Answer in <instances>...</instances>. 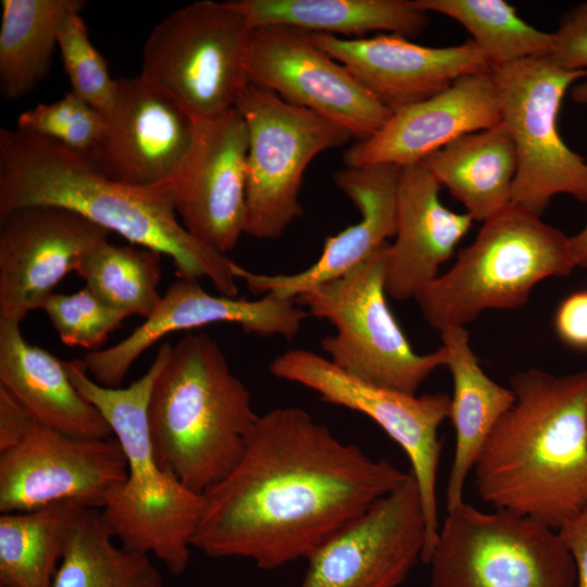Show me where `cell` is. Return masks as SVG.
Masks as SVG:
<instances>
[{
	"mask_svg": "<svg viewBox=\"0 0 587 587\" xmlns=\"http://www.w3.org/2000/svg\"><path fill=\"white\" fill-rule=\"evenodd\" d=\"M253 29L227 1L189 3L153 27L138 76L193 122L216 117L236 108L249 85L246 54Z\"/></svg>",
	"mask_w": 587,
	"mask_h": 587,
	"instance_id": "obj_8",
	"label": "cell"
},
{
	"mask_svg": "<svg viewBox=\"0 0 587 587\" xmlns=\"http://www.w3.org/2000/svg\"><path fill=\"white\" fill-rule=\"evenodd\" d=\"M104 115L73 91L51 103H38L22 112L16 129L50 139L78 153L88 154L99 142Z\"/></svg>",
	"mask_w": 587,
	"mask_h": 587,
	"instance_id": "obj_33",
	"label": "cell"
},
{
	"mask_svg": "<svg viewBox=\"0 0 587 587\" xmlns=\"http://www.w3.org/2000/svg\"><path fill=\"white\" fill-rule=\"evenodd\" d=\"M0 587H3V586H0Z\"/></svg>",
	"mask_w": 587,
	"mask_h": 587,
	"instance_id": "obj_42",
	"label": "cell"
},
{
	"mask_svg": "<svg viewBox=\"0 0 587 587\" xmlns=\"http://www.w3.org/2000/svg\"><path fill=\"white\" fill-rule=\"evenodd\" d=\"M414 3L425 12H436L461 24L491 70L549 57L554 48L553 33L532 26L504 0H414Z\"/></svg>",
	"mask_w": 587,
	"mask_h": 587,
	"instance_id": "obj_31",
	"label": "cell"
},
{
	"mask_svg": "<svg viewBox=\"0 0 587 587\" xmlns=\"http://www.w3.org/2000/svg\"><path fill=\"white\" fill-rule=\"evenodd\" d=\"M80 505L62 502L0 515V586L50 587Z\"/></svg>",
	"mask_w": 587,
	"mask_h": 587,
	"instance_id": "obj_30",
	"label": "cell"
},
{
	"mask_svg": "<svg viewBox=\"0 0 587 587\" xmlns=\"http://www.w3.org/2000/svg\"><path fill=\"white\" fill-rule=\"evenodd\" d=\"M126 476L114 436L78 438L36 422L17 445L0 452V512L62 502L101 510Z\"/></svg>",
	"mask_w": 587,
	"mask_h": 587,
	"instance_id": "obj_14",
	"label": "cell"
},
{
	"mask_svg": "<svg viewBox=\"0 0 587 587\" xmlns=\"http://www.w3.org/2000/svg\"><path fill=\"white\" fill-rule=\"evenodd\" d=\"M491 73L501 122L517 155L511 203L540 216L560 193L587 202V162L565 143L558 127L564 95L587 78V71L564 70L542 57Z\"/></svg>",
	"mask_w": 587,
	"mask_h": 587,
	"instance_id": "obj_11",
	"label": "cell"
},
{
	"mask_svg": "<svg viewBox=\"0 0 587 587\" xmlns=\"http://www.w3.org/2000/svg\"><path fill=\"white\" fill-rule=\"evenodd\" d=\"M553 35L551 61L564 70L587 71V1L566 11Z\"/></svg>",
	"mask_w": 587,
	"mask_h": 587,
	"instance_id": "obj_36",
	"label": "cell"
},
{
	"mask_svg": "<svg viewBox=\"0 0 587 587\" xmlns=\"http://www.w3.org/2000/svg\"><path fill=\"white\" fill-rule=\"evenodd\" d=\"M515 401L473 469L477 496L553 529L587 508V369L510 379Z\"/></svg>",
	"mask_w": 587,
	"mask_h": 587,
	"instance_id": "obj_2",
	"label": "cell"
},
{
	"mask_svg": "<svg viewBox=\"0 0 587 587\" xmlns=\"http://www.w3.org/2000/svg\"><path fill=\"white\" fill-rule=\"evenodd\" d=\"M570 96L574 102L587 105V78L574 84L570 89Z\"/></svg>",
	"mask_w": 587,
	"mask_h": 587,
	"instance_id": "obj_41",
	"label": "cell"
},
{
	"mask_svg": "<svg viewBox=\"0 0 587 587\" xmlns=\"http://www.w3.org/2000/svg\"><path fill=\"white\" fill-rule=\"evenodd\" d=\"M193 128L192 118L167 95L139 76L118 78L102 136L86 155L113 180L155 185L176 171Z\"/></svg>",
	"mask_w": 587,
	"mask_h": 587,
	"instance_id": "obj_19",
	"label": "cell"
},
{
	"mask_svg": "<svg viewBox=\"0 0 587 587\" xmlns=\"http://www.w3.org/2000/svg\"><path fill=\"white\" fill-rule=\"evenodd\" d=\"M27 205L74 211L132 245L172 259L178 277H207L237 297L238 264L193 238L164 183L135 186L103 175L86 154L18 129H0V214Z\"/></svg>",
	"mask_w": 587,
	"mask_h": 587,
	"instance_id": "obj_3",
	"label": "cell"
},
{
	"mask_svg": "<svg viewBox=\"0 0 587 587\" xmlns=\"http://www.w3.org/2000/svg\"><path fill=\"white\" fill-rule=\"evenodd\" d=\"M109 232L60 207L27 205L0 214V317L21 323L108 241Z\"/></svg>",
	"mask_w": 587,
	"mask_h": 587,
	"instance_id": "obj_17",
	"label": "cell"
},
{
	"mask_svg": "<svg viewBox=\"0 0 587 587\" xmlns=\"http://www.w3.org/2000/svg\"><path fill=\"white\" fill-rule=\"evenodd\" d=\"M253 28L286 26L337 36L379 30L415 37L428 25L414 0H229Z\"/></svg>",
	"mask_w": 587,
	"mask_h": 587,
	"instance_id": "obj_27",
	"label": "cell"
},
{
	"mask_svg": "<svg viewBox=\"0 0 587 587\" xmlns=\"http://www.w3.org/2000/svg\"><path fill=\"white\" fill-rule=\"evenodd\" d=\"M408 476L375 460L299 407L259 415L235 467L203 492L191 545L261 570L307 560Z\"/></svg>",
	"mask_w": 587,
	"mask_h": 587,
	"instance_id": "obj_1",
	"label": "cell"
},
{
	"mask_svg": "<svg viewBox=\"0 0 587 587\" xmlns=\"http://www.w3.org/2000/svg\"><path fill=\"white\" fill-rule=\"evenodd\" d=\"M500 122L491 70L470 74L430 98L392 111L374 135L346 149L344 163L349 167L415 164L459 137Z\"/></svg>",
	"mask_w": 587,
	"mask_h": 587,
	"instance_id": "obj_21",
	"label": "cell"
},
{
	"mask_svg": "<svg viewBox=\"0 0 587 587\" xmlns=\"http://www.w3.org/2000/svg\"><path fill=\"white\" fill-rule=\"evenodd\" d=\"M425 520L411 471L308 559L299 587H398L422 558Z\"/></svg>",
	"mask_w": 587,
	"mask_h": 587,
	"instance_id": "obj_16",
	"label": "cell"
},
{
	"mask_svg": "<svg viewBox=\"0 0 587 587\" xmlns=\"http://www.w3.org/2000/svg\"><path fill=\"white\" fill-rule=\"evenodd\" d=\"M248 132L234 108L195 122L180 164L164 183L186 230L227 254L245 234Z\"/></svg>",
	"mask_w": 587,
	"mask_h": 587,
	"instance_id": "obj_15",
	"label": "cell"
},
{
	"mask_svg": "<svg viewBox=\"0 0 587 587\" xmlns=\"http://www.w3.org/2000/svg\"><path fill=\"white\" fill-rule=\"evenodd\" d=\"M554 330L566 345L587 349V290L567 296L554 314Z\"/></svg>",
	"mask_w": 587,
	"mask_h": 587,
	"instance_id": "obj_37",
	"label": "cell"
},
{
	"mask_svg": "<svg viewBox=\"0 0 587 587\" xmlns=\"http://www.w3.org/2000/svg\"><path fill=\"white\" fill-rule=\"evenodd\" d=\"M50 587H164L152 558L114 542L100 510L80 507Z\"/></svg>",
	"mask_w": 587,
	"mask_h": 587,
	"instance_id": "obj_29",
	"label": "cell"
},
{
	"mask_svg": "<svg viewBox=\"0 0 587 587\" xmlns=\"http://www.w3.org/2000/svg\"><path fill=\"white\" fill-rule=\"evenodd\" d=\"M386 242L365 261L332 280L301 292L296 301L310 316L328 321L335 334L321 347L344 372L366 383L416 395L447 352L419 354L411 347L385 290Z\"/></svg>",
	"mask_w": 587,
	"mask_h": 587,
	"instance_id": "obj_7",
	"label": "cell"
},
{
	"mask_svg": "<svg viewBox=\"0 0 587 587\" xmlns=\"http://www.w3.org/2000/svg\"><path fill=\"white\" fill-rule=\"evenodd\" d=\"M84 0H2L0 25V95L16 101L49 74L58 32Z\"/></svg>",
	"mask_w": 587,
	"mask_h": 587,
	"instance_id": "obj_28",
	"label": "cell"
},
{
	"mask_svg": "<svg viewBox=\"0 0 587 587\" xmlns=\"http://www.w3.org/2000/svg\"><path fill=\"white\" fill-rule=\"evenodd\" d=\"M171 350V344H162L147 372L125 388L96 383L83 360L64 364L73 385L110 425L127 462L125 480L112 488L100 510L107 528L123 548L157 559L177 576L190 562L204 499L161 467L150 438L149 398Z\"/></svg>",
	"mask_w": 587,
	"mask_h": 587,
	"instance_id": "obj_4",
	"label": "cell"
},
{
	"mask_svg": "<svg viewBox=\"0 0 587 587\" xmlns=\"http://www.w3.org/2000/svg\"><path fill=\"white\" fill-rule=\"evenodd\" d=\"M258 417L250 390L214 339L190 333L172 346L148 403L150 438L163 470L202 495L238 463Z\"/></svg>",
	"mask_w": 587,
	"mask_h": 587,
	"instance_id": "obj_5",
	"label": "cell"
},
{
	"mask_svg": "<svg viewBox=\"0 0 587 587\" xmlns=\"http://www.w3.org/2000/svg\"><path fill=\"white\" fill-rule=\"evenodd\" d=\"M440 338L453 382L449 419L455 430L446 490L448 511L464 502L465 480L492 429L513 405L515 395L510 387L499 385L484 373L464 326L445 328Z\"/></svg>",
	"mask_w": 587,
	"mask_h": 587,
	"instance_id": "obj_25",
	"label": "cell"
},
{
	"mask_svg": "<svg viewBox=\"0 0 587 587\" xmlns=\"http://www.w3.org/2000/svg\"><path fill=\"white\" fill-rule=\"evenodd\" d=\"M310 314L296 299L267 294L255 300L214 296L199 279L178 277L162 295L153 313L117 344L89 351L82 359L98 384L118 388L136 360L168 334L214 323H233L262 337L292 339Z\"/></svg>",
	"mask_w": 587,
	"mask_h": 587,
	"instance_id": "obj_18",
	"label": "cell"
},
{
	"mask_svg": "<svg viewBox=\"0 0 587 587\" xmlns=\"http://www.w3.org/2000/svg\"><path fill=\"white\" fill-rule=\"evenodd\" d=\"M570 243L576 266L587 268V223L577 234L570 237Z\"/></svg>",
	"mask_w": 587,
	"mask_h": 587,
	"instance_id": "obj_40",
	"label": "cell"
},
{
	"mask_svg": "<svg viewBox=\"0 0 587 587\" xmlns=\"http://www.w3.org/2000/svg\"><path fill=\"white\" fill-rule=\"evenodd\" d=\"M42 310L65 346L90 351L100 350L109 335L129 317L86 286L70 295L52 294Z\"/></svg>",
	"mask_w": 587,
	"mask_h": 587,
	"instance_id": "obj_35",
	"label": "cell"
},
{
	"mask_svg": "<svg viewBox=\"0 0 587 587\" xmlns=\"http://www.w3.org/2000/svg\"><path fill=\"white\" fill-rule=\"evenodd\" d=\"M58 49L71 91L107 117L113 105L116 79L110 76L105 60L90 42L80 13L71 14L61 24Z\"/></svg>",
	"mask_w": 587,
	"mask_h": 587,
	"instance_id": "obj_34",
	"label": "cell"
},
{
	"mask_svg": "<svg viewBox=\"0 0 587 587\" xmlns=\"http://www.w3.org/2000/svg\"><path fill=\"white\" fill-rule=\"evenodd\" d=\"M424 162L473 220L485 222L511 204L517 155L502 122L459 137Z\"/></svg>",
	"mask_w": 587,
	"mask_h": 587,
	"instance_id": "obj_26",
	"label": "cell"
},
{
	"mask_svg": "<svg viewBox=\"0 0 587 587\" xmlns=\"http://www.w3.org/2000/svg\"><path fill=\"white\" fill-rule=\"evenodd\" d=\"M400 170L395 164L337 170L333 180L358 208L360 221L326 238L320 258L301 272L257 274L239 266L237 277L253 294L296 299L304 290L349 272L396 235Z\"/></svg>",
	"mask_w": 587,
	"mask_h": 587,
	"instance_id": "obj_22",
	"label": "cell"
},
{
	"mask_svg": "<svg viewBox=\"0 0 587 587\" xmlns=\"http://www.w3.org/2000/svg\"><path fill=\"white\" fill-rule=\"evenodd\" d=\"M236 109L248 132L245 234L276 239L302 215L299 193L308 165L353 136L340 124L253 85Z\"/></svg>",
	"mask_w": 587,
	"mask_h": 587,
	"instance_id": "obj_10",
	"label": "cell"
},
{
	"mask_svg": "<svg viewBox=\"0 0 587 587\" xmlns=\"http://www.w3.org/2000/svg\"><path fill=\"white\" fill-rule=\"evenodd\" d=\"M270 373L317 392L321 400L360 412L373 420L407 453L416 480L425 520L426 564L439 532L436 483L442 442L438 428L449 419L451 397L421 396L361 380L313 351L294 349L268 364Z\"/></svg>",
	"mask_w": 587,
	"mask_h": 587,
	"instance_id": "obj_12",
	"label": "cell"
},
{
	"mask_svg": "<svg viewBox=\"0 0 587 587\" xmlns=\"http://www.w3.org/2000/svg\"><path fill=\"white\" fill-rule=\"evenodd\" d=\"M570 237L511 203L483 222L453 266L414 299L435 329L464 326L489 309L524 305L533 288L575 268Z\"/></svg>",
	"mask_w": 587,
	"mask_h": 587,
	"instance_id": "obj_6",
	"label": "cell"
},
{
	"mask_svg": "<svg viewBox=\"0 0 587 587\" xmlns=\"http://www.w3.org/2000/svg\"><path fill=\"white\" fill-rule=\"evenodd\" d=\"M18 322L0 317V387L45 426L78 438H110L99 410L73 385L64 362L30 345Z\"/></svg>",
	"mask_w": 587,
	"mask_h": 587,
	"instance_id": "obj_24",
	"label": "cell"
},
{
	"mask_svg": "<svg viewBox=\"0 0 587 587\" xmlns=\"http://www.w3.org/2000/svg\"><path fill=\"white\" fill-rule=\"evenodd\" d=\"M429 587H576L559 532L507 510L447 511L426 563Z\"/></svg>",
	"mask_w": 587,
	"mask_h": 587,
	"instance_id": "obj_9",
	"label": "cell"
},
{
	"mask_svg": "<svg viewBox=\"0 0 587 587\" xmlns=\"http://www.w3.org/2000/svg\"><path fill=\"white\" fill-rule=\"evenodd\" d=\"M246 71L249 85L340 124L357 141L374 135L392 113L302 29L254 28Z\"/></svg>",
	"mask_w": 587,
	"mask_h": 587,
	"instance_id": "obj_13",
	"label": "cell"
},
{
	"mask_svg": "<svg viewBox=\"0 0 587 587\" xmlns=\"http://www.w3.org/2000/svg\"><path fill=\"white\" fill-rule=\"evenodd\" d=\"M35 423L11 394L0 387V452L17 445Z\"/></svg>",
	"mask_w": 587,
	"mask_h": 587,
	"instance_id": "obj_38",
	"label": "cell"
},
{
	"mask_svg": "<svg viewBox=\"0 0 587 587\" xmlns=\"http://www.w3.org/2000/svg\"><path fill=\"white\" fill-rule=\"evenodd\" d=\"M161 257L150 248L107 241L84 259L76 273L102 301L146 320L162 299L158 290Z\"/></svg>",
	"mask_w": 587,
	"mask_h": 587,
	"instance_id": "obj_32",
	"label": "cell"
},
{
	"mask_svg": "<svg viewBox=\"0 0 587 587\" xmlns=\"http://www.w3.org/2000/svg\"><path fill=\"white\" fill-rule=\"evenodd\" d=\"M576 567V587H587V508L558 529Z\"/></svg>",
	"mask_w": 587,
	"mask_h": 587,
	"instance_id": "obj_39",
	"label": "cell"
},
{
	"mask_svg": "<svg viewBox=\"0 0 587 587\" xmlns=\"http://www.w3.org/2000/svg\"><path fill=\"white\" fill-rule=\"evenodd\" d=\"M310 36L390 111L430 98L463 76L491 70L472 40L426 47L394 34L354 39Z\"/></svg>",
	"mask_w": 587,
	"mask_h": 587,
	"instance_id": "obj_20",
	"label": "cell"
},
{
	"mask_svg": "<svg viewBox=\"0 0 587 587\" xmlns=\"http://www.w3.org/2000/svg\"><path fill=\"white\" fill-rule=\"evenodd\" d=\"M439 188L424 161L401 167L396 239L388 245L385 264V290L395 300L415 299L472 227L469 213L441 203Z\"/></svg>",
	"mask_w": 587,
	"mask_h": 587,
	"instance_id": "obj_23",
	"label": "cell"
}]
</instances>
